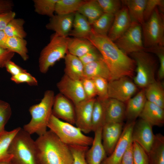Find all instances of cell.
Listing matches in <instances>:
<instances>
[{"instance_id": "54", "label": "cell", "mask_w": 164, "mask_h": 164, "mask_svg": "<svg viewBox=\"0 0 164 164\" xmlns=\"http://www.w3.org/2000/svg\"><path fill=\"white\" fill-rule=\"evenodd\" d=\"M11 159H9L0 161V164H12Z\"/></svg>"}, {"instance_id": "12", "label": "cell", "mask_w": 164, "mask_h": 164, "mask_svg": "<svg viewBox=\"0 0 164 164\" xmlns=\"http://www.w3.org/2000/svg\"><path fill=\"white\" fill-rule=\"evenodd\" d=\"M56 85L60 93L74 105L86 99L81 80L72 79L64 74Z\"/></svg>"}, {"instance_id": "25", "label": "cell", "mask_w": 164, "mask_h": 164, "mask_svg": "<svg viewBox=\"0 0 164 164\" xmlns=\"http://www.w3.org/2000/svg\"><path fill=\"white\" fill-rule=\"evenodd\" d=\"M72 27L69 35L75 38L87 39L92 29L87 19L77 12L74 14Z\"/></svg>"}, {"instance_id": "36", "label": "cell", "mask_w": 164, "mask_h": 164, "mask_svg": "<svg viewBox=\"0 0 164 164\" xmlns=\"http://www.w3.org/2000/svg\"><path fill=\"white\" fill-rule=\"evenodd\" d=\"M25 21L21 18H14L7 25L3 31L8 37L24 39L27 33L24 28Z\"/></svg>"}, {"instance_id": "35", "label": "cell", "mask_w": 164, "mask_h": 164, "mask_svg": "<svg viewBox=\"0 0 164 164\" xmlns=\"http://www.w3.org/2000/svg\"><path fill=\"white\" fill-rule=\"evenodd\" d=\"M20 128L18 127L10 131L5 130L0 133V161L11 159L12 156L8 152L9 147Z\"/></svg>"}, {"instance_id": "33", "label": "cell", "mask_w": 164, "mask_h": 164, "mask_svg": "<svg viewBox=\"0 0 164 164\" xmlns=\"http://www.w3.org/2000/svg\"><path fill=\"white\" fill-rule=\"evenodd\" d=\"M85 0H58L55 12L57 15H68L77 12Z\"/></svg>"}, {"instance_id": "47", "label": "cell", "mask_w": 164, "mask_h": 164, "mask_svg": "<svg viewBox=\"0 0 164 164\" xmlns=\"http://www.w3.org/2000/svg\"><path fill=\"white\" fill-rule=\"evenodd\" d=\"M101 58L100 53L95 47L79 58L84 66Z\"/></svg>"}, {"instance_id": "9", "label": "cell", "mask_w": 164, "mask_h": 164, "mask_svg": "<svg viewBox=\"0 0 164 164\" xmlns=\"http://www.w3.org/2000/svg\"><path fill=\"white\" fill-rule=\"evenodd\" d=\"M114 43L127 54L144 50L141 25L132 21L128 29Z\"/></svg>"}, {"instance_id": "49", "label": "cell", "mask_w": 164, "mask_h": 164, "mask_svg": "<svg viewBox=\"0 0 164 164\" xmlns=\"http://www.w3.org/2000/svg\"><path fill=\"white\" fill-rule=\"evenodd\" d=\"M15 15L12 10L0 14V30H4L8 23L15 18Z\"/></svg>"}, {"instance_id": "27", "label": "cell", "mask_w": 164, "mask_h": 164, "mask_svg": "<svg viewBox=\"0 0 164 164\" xmlns=\"http://www.w3.org/2000/svg\"><path fill=\"white\" fill-rule=\"evenodd\" d=\"M77 12L84 16L91 25L104 13L97 0H85Z\"/></svg>"}, {"instance_id": "18", "label": "cell", "mask_w": 164, "mask_h": 164, "mask_svg": "<svg viewBox=\"0 0 164 164\" xmlns=\"http://www.w3.org/2000/svg\"><path fill=\"white\" fill-rule=\"evenodd\" d=\"M74 14L54 15L50 17L46 28L60 36L67 37L72 29Z\"/></svg>"}, {"instance_id": "5", "label": "cell", "mask_w": 164, "mask_h": 164, "mask_svg": "<svg viewBox=\"0 0 164 164\" xmlns=\"http://www.w3.org/2000/svg\"><path fill=\"white\" fill-rule=\"evenodd\" d=\"M47 127L63 142L68 145L88 146L94 138L84 134L78 128L52 114Z\"/></svg>"}, {"instance_id": "3", "label": "cell", "mask_w": 164, "mask_h": 164, "mask_svg": "<svg viewBox=\"0 0 164 164\" xmlns=\"http://www.w3.org/2000/svg\"><path fill=\"white\" fill-rule=\"evenodd\" d=\"M55 96L53 91L47 90L39 103L29 108L31 119L24 125L23 128L30 135L36 134L40 136L47 132V125L52 114Z\"/></svg>"}, {"instance_id": "31", "label": "cell", "mask_w": 164, "mask_h": 164, "mask_svg": "<svg viewBox=\"0 0 164 164\" xmlns=\"http://www.w3.org/2000/svg\"><path fill=\"white\" fill-rule=\"evenodd\" d=\"M104 101L102 100L98 97L95 98L92 115V131L94 132L102 128L105 123Z\"/></svg>"}, {"instance_id": "46", "label": "cell", "mask_w": 164, "mask_h": 164, "mask_svg": "<svg viewBox=\"0 0 164 164\" xmlns=\"http://www.w3.org/2000/svg\"><path fill=\"white\" fill-rule=\"evenodd\" d=\"M81 80L86 99L95 98V97L97 95V93L93 79L84 78Z\"/></svg>"}, {"instance_id": "28", "label": "cell", "mask_w": 164, "mask_h": 164, "mask_svg": "<svg viewBox=\"0 0 164 164\" xmlns=\"http://www.w3.org/2000/svg\"><path fill=\"white\" fill-rule=\"evenodd\" d=\"M147 0H121L122 4L127 8L132 22H136L141 25L145 22L144 12Z\"/></svg>"}, {"instance_id": "30", "label": "cell", "mask_w": 164, "mask_h": 164, "mask_svg": "<svg viewBox=\"0 0 164 164\" xmlns=\"http://www.w3.org/2000/svg\"><path fill=\"white\" fill-rule=\"evenodd\" d=\"M144 89L147 101L164 109V91L160 82L155 80Z\"/></svg>"}, {"instance_id": "50", "label": "cell", "mask_w": 164, "mask_h": 164, "mask_svg": "<svg viewBox=\"0 0 164 164\" xmlns=\"http://www.w3.org/2000/svg\"><path fill=\"white\" fill-rule=\"evenodd\" d=\"M5 67L8 72L11 74L12 76L27 72L26 70L23 69L11 60L7 63Z\"/></svg>"}, {"instance_id": "51", "label": "cell", "mask_w": 164, "mask_h": 164, "mask_svg": "<svg viewBox=\"0 0 164 164\" xmlns=\"http://www.w3.org/2000/svg\"><path fill=\"white\" fill-rule=\"evenodd\" d=\"M132 142L129 145L125 152L121 164H133Z\"/></svg>"}, {"instance_id": "7", "label": "cell", "mask_w": 164, "mask_h": 164, "mask_svg": "<svg viewBox=\"0 0 164 164\" xmlns=\"http://www.w3.org/2000/svg\"><path fill=\"white\" fill-rule=\"evenodd\" d=\"M131 55L136 66L134 82L137 86L144 89L156 80L155 60L150 53L144 50L134 52Z\"/></svg>"}, {"instance_id": "14", "label": "cell", "mask_w": 164, "mask_h": 164, "mask_svg": "<svg viewBox=\"0 0 164 164\" xmlns=\"http://www.w3.org/2000/svg\"><path fill=\"white\" fill-rule=\"evenodd\" d=\"M95 98L84 100L74 105L76 126L84 134L92 131V115Z\"/></svg>"}, {"instance_id": "40", "label": "cell", "mask_w": 164, "mask_h": 164, "mask_svg": "<svg viewBox=\"0 0 164 164\" xmlns=\"http://www.w3.org/2000/svg\"><path fill=\"white\" fill-rule=\"evenodd\" d=\"M92 79L95 85L97 97L103 101L108 98V81L101 77H95Z\"/></svg>"}, {"instance_id": "53", "label": "cell", "mask_w": 164, "mask_h": 164, "mask_svg": "<svg viewBox=\"0 0 164 164\" xmlns=\"http://www.w3.org/2000/svg\"><path fill=\"white\" fill-rule=\"evenodd\" d=\"M8 37L3 30H0V47L6 49V43Z\"/></svg>"}, {"instance_id": "42", "label": "cell", "mask_w": 164, "mask_h": 164, "mask_svg": "<svg viewBox=\"0 0 164 164\" xmlns=\"http://www.w3.org/2000/svg\"><path fill=\"white\" fill-rule=\"evenodd\" d=\"M72 152L73 161V164H87L85 154L89 147L79 145H69Z\"/></svg>"}, {"instance_id": "10", "label": "cell", "mask_w": 164, "mask_h": 164, "mask_svg": "<svg viewBox=\"0 0 164 164\" xmlns=\"http://www.w3.org/2000/svg\"><path fill=\"white\" fill-rule=\"evenodd\" d=\"M137 90V86L128 77H121L108 82V98L123 103L132 97Z\"/></svg>"}, {"instance_id": "29", "label": "cell", "mask_w": 164, "mask_h": 164, "mask_svg": "<svg viewBox=\"0 0 164 164\" xmlns=\"http://www.w3.org/2000/svg\"><path fill=\"white\" fill-rule=\"evenodd\" d=\"M148 154L149 164H164V136L162 134L155 135L154 142Z\"/></svg>"}, {"instance_id": "44", "label": "cell", "mask_w": 164, "mask_h": 164, "mask_svg": "<svg viewBox=\"0 0 164 164\" xmlns=\"http://www.w3.org/2000/svg\"><path fill=\"white\" fill-rule=\"evenodd\" d=\"M163 0H147L144 12V21L148 20L157 7H159L161 10H163Z\"/></svg>"}, {"instance_id": "13", "label": "cell", "mask_w": 164, "mask_h": 164, "mask_svg": "<svg viewBox=\"0 0 164 164\" xmlns=\"http://www.w3.org/2000/svg\"><path fill=\"white\" fill-rule=\"evenodd\" d=\"M152 127L145 121L140 119L135 121L132 132V142L138 143L147 154L155 139V135L153 132Z\"/></svg>"}, {"instance_id": "38", "label": "cell", "mask_w": 164, "mask_h": 164, "mask_svg": "<svg viewBox=\"0 0 164 164\" xmlns=\"http://www.w3.org/2000/svg\"><path fill=\"white\" fill-rule=\"evenodd\" d=\"M132 145L133 164H149L148 154L145 150L135 142H132Z\"/></svg>"}, {"instance_id": "20", "label": "cell", "mask_w": 164, "mask_h": 164, "mask_svg": "<svg viewBox=\"0 0 164 164\" xmlns=\"http://www.w3.org/2000/svg\"><path fill=\"white\" fill-rule=\"evenodd\" d=\"M102 128L96 130L91 147L88 149L85 154L87 164H101L107 156L102 143Z\"/></svg>"}, {"instance_id": "16", "label": "cell", "mask_w": 164, "mask_h": 164, "mask_svg": "<svg viewBox=\"0 0 164 164\" xmlns=\"http://www.w3.org/2000/svg\"><path fill=\"white\" fill-rule=\"evenodd\" d=\"M123 123H105L101 133L102 143L108 156L112 152L121 135Z\"/></svg>"}, {"instance_id": "32", "label": "cell", "mask_w": 164, "mask_h": 164, "mask_svg": "<svg viewBox=\"0 0 164 164\" xmlns=\"http://www.w3.org/2000/svg\"><path fill=\"white\" fill-rule=\"evenodd\" d=\"M27 42L24 39L17 37H8L6 43V49L19 54L24 61L29 58Z\"/></svg>"}, {"instance_id": "22", "label": "cell", "mask_w": 164, "mask_h": 164, "mask_svg": "<svg viewBox=\"0 0 164 164\" xmlns=\"http://www.w3.org/2000/svg\"><path fill=\"white\" fill-rule=\"evenodd\" d=\"M146 101L144 89H143L127 101L125 116L128 121H135L139 117Z\"/></svg>"}, {"instance_id": "34", "label": "cell", "mask_w": 164, "mask_h": 164, "mask_svg": "<svg viewBox=\"0 0 164 164\" xmlns=\"http://www.w3.org/2000/svg\"><path fill=\"white\" fill-rule=\"evenodd\" d=\"M114 18V15L104 13L91 25L92 29L98 34L107 36Z\"/></svg>"}, {"instance_id": "6", "label": "cell", "mask_w": 164, "mask_h": 164, "mask_svg": "<svg viewBox=\"0 0 164 164\" xmlns=\"http://www.w3.org/2000/svg\"><path fill=\"white\" fill-rule=\"evenodd\" d=\"M68 37L55 33L48 44L42 50L39 60L40 72L46 73L56 62L64 58L68 52Z\"/></svg>"}, {"instance_id": "48", "label": "cell", "mask_w": 164, "mask_h": 164, "mask_svg": "<svg viewBox=\"0 0 164 164\" xmlns=\"http://www.w3.org/2000/svg\"><path fill=\"white\" fill-rule=\"evenodd\" d=\"M14 54V53L9 50L0 47V68L5 67Z\"/></svg>"}, {"instance_id": "23", "label": "cell", "mask_w": 164, "mask_h": 164, "mask_svg": "<svg viewBox=\"0 0 164 164\" xmlns=\"http://www.w3.org/2000/svg\"><path fill=\"white\" fill-rule=\"evenodd\" d=\"M101 77L108 81L111 80L109 70L102 58L84 66V78Z\"/></svg>"}, {"instance_id": "11", "label": "cell", "mask_w": 164, "mask_h": 164, "mask_svg": "<svg viewBox=\"0 0 164 164\" xmlns=\"http://www.w3.org/2000/svg\"><path fill=\"white\" fill-rule=\"evenodd\" d=\"M135 121H128L123 128L121 136L112 153L101 164H121L123 157L132 142V132Z\"/></svg>"}, {"instance_id": "4", "label": "cell", "mask_w": 164, "mask_h": 164, "mask_svg": "<svg viewBox=\"0 0 164 164\" xmlns=\"http://www.w3.org/2000/svg\"><path fill=\"white\" fill-rule=\"evenodd\" d=\"M8 152L12 164H38L35 141L22 128L11 141Z\"/></svg>"}, {"instance_id": "52", "label": "cell", "mask_w": 164, "mask_h": 164, "mask_svg": "<svg viewBox=\"0 0 164 164\" xmlns=\"http://www.w3.org/2000/svg\"><path fill=\"white\" fill-rule=\"evenodd\" d=\"M14 6L11 0H0V14L12 11Z\"/></svg>"}, {"instance_id": "1", "label": "cell", "mask_w": 164, "mask_h": 164, "mask_svg": "<svg viewBox=\"0 0 164 164\" xmlns=\"http://www.w3.org/2000/svg\"><path fill=\"white\" fill-rule=\"evenodd\" d=\"M87 39L101 55L110 71L111 80L133 76L134 60L123 52L107 36L98 34L92 29Z\"/></svg>"}, {"instance_id": "8", "label": "cell", "mask_w": 164, "mask_h": 164, "mask_svg": "<svg viewBox=\"0 0 164 164\" xmlns=\"http://www.w3.org/2000/svg\"><path fill=\"white\" fill-rule=\"evenodd\" d=\"M144 48L164 46V16L157 7L149 19L141 25Z\"/></svg>"}, {"instance_id": "17", "label": "cell", "mask_w": 164, "mask_h": 164, "mask_svg": "<svg viewBox=\"0 0 164 164\" xmlns=\"http://www.w3.org/2000/svg\"><path fill=\"white\" fill-rule=\"evenodd\" d=\"M132 22L128 9L125 6L114 15L108 36L112 41L115 42L128 29Z\"/></svg>"}, {"instance_id": "26", "label": "cell", "mask_w": 164, "mask_h": 164, "mask_svg": "<svg viewBox=\"0 0 164 164\" xmlns=\"http://www.w3.org/2000/svg\"><path fill=\"white\" fill-rule=\"evenodd\" d=\"M95 48L91 43L87 39L75 37L68 38V52L79 58Z\"/></svg>"}, {"instance_id": "2", "label": "cell", "mask_w": 164, "mask_h": 164, "mask_svg": "<svg viewBox=\"0 0 164 164\" xmlns=\"http://www.w3.org/2000/svg\"><path fill=\"white\" fill-rule=\"evenodd\" d=\"M38 164H73L69 146L61 141L51 130L35 141Z\"/></svg>"}, {"instance_id": "19", "label": "cell", "mask_w": 164, "mask_h": 164, "mask_svg": "<svg viewBox=\"0 0 164 164\" xmlns=\"http://www.w3.org/2000/svg\"><path fill=\"white\" fill-rule=\"evenodd\" d=\"M105 123H123L126 118V106L124 103L108 98L104 101Z\"/></svg>"}, {"instance_id": "24", "label": "cell", "mask_w": 164, "mask_h": 164, "mask_svg": "<svg viewBox=\"0 0 164 164\" xmlns=\"http://www.w3.org/2000/svg\"><path fill=\"white\" fill-rule=\"evenodd\" d=\"M64 59V74L72 79L81 80L84 78V66L79 58L67 52Z\"/></svg>"}, {"instance_id": "37", "label": "cell", "mask_w": 164, "mask_h": 164, "mask_svg": "<svg viewBox=\"0 0 164 164\" xmlns=\"http://www.w3.org/2000/svg\"><path fill=\"white\" fill-rule=\"evenodd\" d=\"M58 0H33L35 12L37 14L50 17L54 15L56 4Z\"/></svg>"}, {"instance_id": "43", "label": "cell", "mask_w": 164, "mask_h": 164, "mask_svg": "<svg viewBox=\"0 0 164 164\" xmlns=\"http://www.w3.org/2000/svg\"><path fill=\"white\" fill-rule=\"evenodd\" d=\"M12 113L10 104L0 99V133L5 131V126L11 117Z\"/></svg>"}, {"instance_id": "41", "label": "cell", "mask_w": 164, "mask_h": 164, "mask_svg": "<svg viewBox=\"0 0 164 164\" xmlns=\"http://www.w3.org/2000/svg\"><path fill=\"white\" fill-rule=\"evenodd\" d=\"M104 13L114 15L121 8V1L119 0H97Z\"/></svg>"}, {"instance_id": "39", "label": "cell", "mask_w": 164, "mask_h": 164, "mask_svg": "<svg viewBox=\"0 0 164 164\" xmlns=\"http://www.w3.org/2000/svg\"><path fill=\"white\" fill-rule=\"evenodd\" d=\"M144 51L155 54L158 58L159 67L158 71V77L160 80L164 77V47L161 46H156L145 48Z\"/></svg>"}, {"instance_id": "45", "label": "cell", "mask_w": 164, "mask_h": 164, "mask_svg": "<svg viewBox=\"0 0 164 164\" xmlns=\"http://www.w3.org/2000/svg\"><path fill=\"white\" fill-rule=\"evenodd\" d=\"M11 80L17 84L26 83L31 86H37L38 84L36 79L27 72L12 76Z\"/></svg>"}, {"instance_id": "15", "label": "cell", "mask_w": 164, "mask_h": 164, "mask_svg": "<svg viewBox=\"0 0 164 164\" xmlns=\"http://www.w3.org/2000/svg\"><path fill=\"white\" fill-rule=\"evenodd\" d=\"M52 114L57 118L73 125L75 124L74 105L60 93L55 96Z\"/></svg>"}, {"instance_id": "21", "label": "cell", "mask_w": 164, "mask_h": 164, "mask_svg": "<svg viewBox=\"0 0 164 164\" xmlns=\"http://www.w3.org/2000/svg\"><path fill=\"white\" fill-rule=\"evenodd\" d=\"M147 101L139 117L152 126L161 127L164 124V110Z\"/></svg>"}]
</instances>
